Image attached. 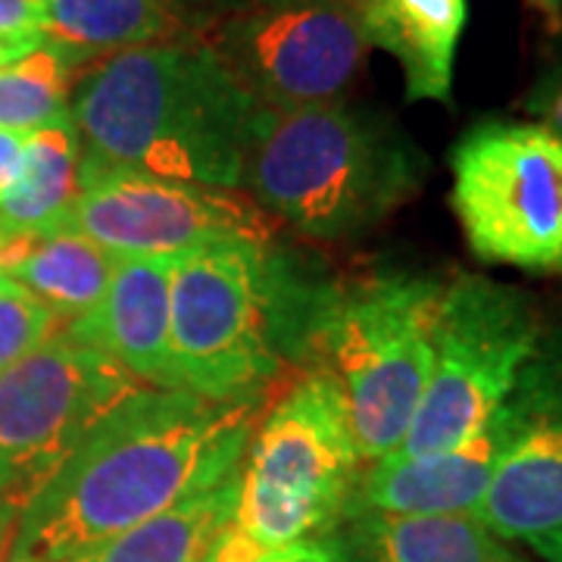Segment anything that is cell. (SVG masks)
Returning a JSON list of instances; mask_svg holds the SVG:
<instances>
[{
    "mask_svg": "<svg viewBox=\"0 0 562 562\" xmlns=\"http://www.w3.org/2000/svg\"><path fill=\"white\" fill-rule=\"evenodd\" d=\"M279 391L210 401L181 387L132 391L22 509L10 562H76L238 472Z\"/></svg>",
    "mask_w": 562,
    "mask_h": 562,
    "instance_id": "obj_1",
    "label": "cell"
},
{
    "mask_svg": "<svg viewBox=\"0 0 562 562\" xmlns=\"http://www.w3.org/2000/svg\"><path fill=\"white\" fill-rule=\"evenodd\" d=\"M260 106L194 35L88 63L69 116L81 162L201 188H241Z\"/></svg>",
    "mask_w": 562,
    "mask_h": 562,
    "instance_id": "obj_2",
    "label": "cell"
},
{
    "mask_svg": "<svg viewBox=\"0 0 562 562\" xmlns=\"http://www.w3.org/2000/svg\"><path fill=\"white\" fill-rule=\"evenodd\" d=\"M419 179V150L394 122L338 101L260 110L241 188L306 238L344 241L391 216Z\"/></svg>",
    "mask_w": 562,
    "mask_h": 562,
    "instance_id": "obj_3",
    "label": "cell"
},
{
    "mask_svg": "<svg viewBox=\"0 0 562 562\" xmlns=\"http://www.w3.org/2000/svg\"><path fill=\"white\" fill-rule=\"evenodd\" d=\"M362 460L338 387L310 369L279 391L241 460L235 522L210 562H260L341 522Z\"/></svg>",
    "mask_w": 562,
    "mask_h": 562,
    "instance_id": "obj_4",
    "label": "cell"
},
{
    "mask_svg": "<svg viewBox=\"0 0 562 562\" xmlns=\"http://www.w3.org/2000/svg\"><path fill=\"white\" fill-rule=\"evenodd\" d=\"M441 301V281L379 276L331 294L313 322V369L341 394L362 469L397 457L416 419Z\"/></svg>",
    "mask_w": 562,
    "mask_h": 562,
    "instance_id": "obj_5",
    "label": "cell"
},
{
    "mask_svg": "<svg viewBox=\"0 0 562 562\" xmlns=\"http://www.w3.org/2000/svg\"><path fill=\"white\" fill-rule=\"evenodd\" d=\"M541 335L519 288L482 276L443 284L431 372L397 457H435L475 438L516 391Z\"/></svg>",
    "mask_w": 562,
    "mask_h": 562,
    "instance_id": "obj_6",
    "label": "cell"
},
{
    "mask_svg": "<svg viewBox=\"0 0 562 562\" xmlns=\"http://www.w3.org/2000/svg\"><path fill=\"white\" fill-rule=\"evenodd\" d=\"M279 372L262 244L220 241L181 257L172 272L169 387L241 401L272 391Z\"/></svg>",
    "mask_w": 562,
    "mask_h": 562,
    "instance_id": "obj_7",
    "label": "cell"
},
{
    "mask_svg": "<svg viewBox=\"0 0 562 562\" xmlns=\"http://www.w3.org/2000/svg\"><path fill=\"white\" fill-rule=\"evenodd\" d=\"M453 213L494 266L562 272V135L543 122L487 120L450 150Z\"/></svg>",
    "mask_w": 562,
    "mask_h": 562,
    "instance_id": "obj_8",
    "label": "cell"
},
{
    "mask_svg": "<svg viewBox=\"0 0 562 562\" xmlns=\"http://www.w3.org/2000/svg\"><path fill=\"white\" fill-rule=\"evenodd\" d=\"M191 35L272 113L344 101L369 50L353 0H247Z\"/></svg>",
    "mask_w": 562,
    "mask_h": 562,
    "instance_id": "obj_9",
    "label": "cell"
},
{
    "mask_svg": "<svg viewBox=\"0 0 562 562\" xmlns=\"http://www.w3.org/2000/svg\"><path fill=\"white\" fill-rule=\"evenodd\" d=\"M144 387L91 344L57 331L0 372V506L20 513L98 422Z\"/></svg>",
    "mask_w": 562,
    "mask_h": 562,
    "instance_id": "obj_10",
    "label": "cell"
},
{
    "mask_svg": "<svg viewBox=\"0 0 562 562\" xmlns=\"http://www.w3.org/2000/svg\"><path fill=\"white\" fill-rule=\"evenodd\" d=\"M66 228L113 260H181L206 244H266L272 220L238 191L81 162L79 198Z\"/></svg>",
    "mask_w": 562,
    "mask_h": 562,
    "instance_id": "obj_11",
    "label": "cell"
},
{
    "mask_svg": "<svg viewBox=\"0 0 562 562\" xmlns=\"http://www.w3.org/2000/svg\"><path fill=\"white\" fill-rule=\"evenodd\" d=\"M522 431L472 513L501 541L528 543L547 562L562 557V328L541 335L513 391Z\"/></svg>",
    "mask_w": 562,
    "mask_h": 562,
    "instance_id": "obj_12",
    "label": "cell"
},
{
    "mask_svg": "<svg viewBox=\"0 0 562 562\" xmlns=\"http://www.w3.org/2000/svg\"><path fill=\"white\" fill-rule=\"evenodd\" d=\"M522 431L513 394L475 438L435 457H394L362 469L347 509L406 516H472Z\"/></svg>",
    "mask_w": 562,
    "mask_h": 562,
    "instance_id": "obj_13",
    "label": "cell"
},
{
    "mask_svg": "<svg viewBox=\"0 0 562 562\" xmlns=\"http://www.w3.org/2000/svg\"><path fill=\"white\" fill-rule=\"evenodd\" d=\"M176 262L179 260H116L103 301L63 331L98 347L135 382L169 387Z\"/></svg>",
    "mask_w": 562,
    "mask_h": 562,
    "instance_id": "obj_14",
    "label": "cell"
},
{
    "mask_svg": "<svg viewBox=\"0 0 562 562\" xmlns=\"http://www.w3.org/2000/svg\"><path fill=\"white\" fill-rule=\"evenodd\" d=\"M322 541L328 562H528L475 516L347 509Z\"/></svg>",
    "mask_w": 562,
    "mask_h": 562,
    "instance_id": "obj_15",
    "label": "cell"
},
{
    "mask_svg": "<svg viewBox=\"0 0 562 562\" xmlns=\"http://www.w3.org/2000/svg\"><path fill=\"white\" fill-rule=\"evenodd\" d=\"M369 47L401 63L406 101H450L465 0H353Z\"/></svg>",
    "mask_w": 562,
    "mask_h": 562,
    "instance_id": "obj_16",
    "label": "cell"
},
{
    "mask_svg": "<svg viewBox=\"0 0 562 562\" xmlns=\"http://www.w3.org/2000/svg\"><path fill=\"white\" fill-rule=\"evenodd\" d=\"M116 260L72 228H57L38 238H16L3 276L38 297L63 328L85 319L103 301Z\"/></svg>",
    "mask_w": 562,
    "mask_h": 562,
    "instance_id": "obj_17",
    "label": "cell"
},
{
    "mask_svg": "<svg viewBox=\"0 0 562 562\" xmlns=\"http://www.w3.org/2000/svg\"><path fill=\"white\" fill-rule=\"evenodd\" d=\"M81 188V140L66 113L25 135L20 176L0 203V228L10 238H38L66 228Z\"/></svg>",
    "mask_w": 562,
    "mask_h": 562,
    "instance_id": "obj_18",
    "label": "cell"
},
{
    "mask_svg": "<svg viewBox=\"0 0 562 562\" xmlns=\"http://www.w3.org/2000/svg\"><path fill=\"white\" fill-rule=\"evenodd\" d=\"M238 472L122 531L76 562H210L235 522L241 487Z\"/></svg>",
    "mask_w": 562,
    "mask_h": 562,
    "instance_id": "obj_19",
    "label": "cell"
},
{
    "mask_svg": "<svg viewBox=\"0 0 562 562\" xmlns=\"http://www.w3.org/2000/svg\"><path fill=\"white\" fill-rule=\"evenodd\" d=\"M41 3H44L41 35L85 66L122 50L191 35L188 25L162 0H41Z\"/></svg>",
    "mask_w": 562,
    "mask_h": 562,
    "instance_id": "obj_20",
    "label": "cell"
},
{
    "mask_svg": "<svg viewBox=\"0 0 562 562\" xmlns=\"http://www.w3.org/2000/svg\"><path fill=\"white\" fill-rule=\"evenodd\" d=\"M85 63L44 38L25 57L0 69V128L35 132L69 113L72 85Z\"/></svg>",
    "mask_w": 562,
    "mask_h": 562,
    "instance_id": "obj_21",
    "label": "cell"
},
{
    "mask_svg": "<svg viewBox=\"0 0 562 562\" xmlns=\"http://www.w3.org/2000/svg\"><path fill=\"white\" fill-rule=\"evenodd\" d=\"M57 331V316L22 284L0 272V372L35 353Z\"/></svg>",
    "mask_w": 562,
    "mask_h": 562,
    "instance_id": "obj_22",
    "label": "cell"
},
{
    "mask_svg": "<svg viewBox=\"0 0 562 562\" xmlns=\"http://www.w3.org/2000/svg\"><path fill=\"white\" fill-rule=\"evenodd\" d=\"M44 3L41 0H0V38L41 35Z\"/></svg>",
    "mask_w": 562,
    "mask_h": 562,
    "instance_id": "obj_23",
    "label": "cell"
},
{
    "mask_svg": "<svg viewBox=\"0 0 562 562\" xmlns=\"http://www.w3.org/2000/svg\"><path fill=\"white\" fill-rule=\"evenodd\" d=\"M525 106H528L535 116H541V122L547 128H553L557 135H562V66L560 69H553V72H547V76L535 85V91L528 94Z\"/></svg>",
    "mask_w": 562,
    "mask_h": 562,
    "instance_id": "obj_24",
    "label": "cell"
},
{
    "mask_svg": "<svg viewBox=\"0 0 562 562\" xmlns=\"http://www.w3.org/2000/svg\"><path fill=\"white\" fill-rule=\"evenodd\" d=\"M162 3L172 7V13L188 25V32H198L203 22L216 20V16L241 7L247 0H162Z\"/></svg>",
    "mask_w": 562,
    "mask_h": 562,
    "instance_id": "obj_25",
    "label": "cell"
},
{
    "mask_svg": "<svg viewBox=\"0 0 562 562\" xmlns=\"http://www.w3.org/2000/svg\"><path fill=\"white\" fill-rule=\"evenodd\" d=\"M22 147H25V135L22 132L0 128V203L10 194L13 181L20 176Z\"/></svg>",
    "mask_w": 562,
    "mask_h": 562,
    "instance_id": "obj_26",
    "label": "cell"
},
{
    "mask_svg": "<svg viewBox=\"0 0 562 562\" xmlns=\"http://www.w3.org/2000/svg\"><path fill=\"white\" fill-rule=\"evenodd\" d=\"M260 562H328V550H325V541H306L279 550Z\"/></svg>",
    "mask_w": 562,
    "mask_h": 562,
    "instance_id": "obj_27",
    "label": "cell"
},
{
    "mask_svg": "<svg viewBox=\"0 0 562 562\" xmlns=\"http://www.w3.org/2000/svg\"><path fill=\"white\" fill-rule=\"evenodd\" d=\"M44 35H25V38H0V69L7 66V63L20 60L25 57L32 47H38Z\"/></svg>",
    "mask_w": 562,
    "mask_h": 562,
    "instance_id": "obj_28",
    "label": "cell"
},
{
    "mask_svg": "<svg viewBox=\"0 0 562 562\" xmlns=\"http://www.w3.org/2000/svg\"><path fill=\"white\" fill-rule=\"evenodd\" d=\"M16 525H20V513L0 506V562H10V550H13V538H16Z\"/></svg>",
    "mask_w": 562,
    "mask_h": 562,
    "instance_id": "obj_29",
    "label": "cell"
},
{
    "mask_svg": "<svg viewBox=\"0 0 562 562\" xmlns=\"http://www.w3.org/2000/svg\"><path fill=\"white\" fill-rule=\"evenodd\" d=\"M13 241H16V238H10V235H7V232L0 228V269H3V260H7V254H10Z\"/></svg>",
    "mask_w": 562,
    "mask_h": 562,
    "instance_id": "obj_30",
    "label": "cell"
},
{
    "mask_svg": "<svg viewBox=\"0 0 562 562\" xmlns=\"http://www.w3.org/2000/svg\"><path fill=\"white\" fill-rule=\"evenodd\" d=\"M557 562H562V557H560V560H557Z\"/></svg>",
    "mask_w": 562,
    "mask_h": 562,
    "instance_id": "obj_31",
    "label": "cell"
}]
</instances>
